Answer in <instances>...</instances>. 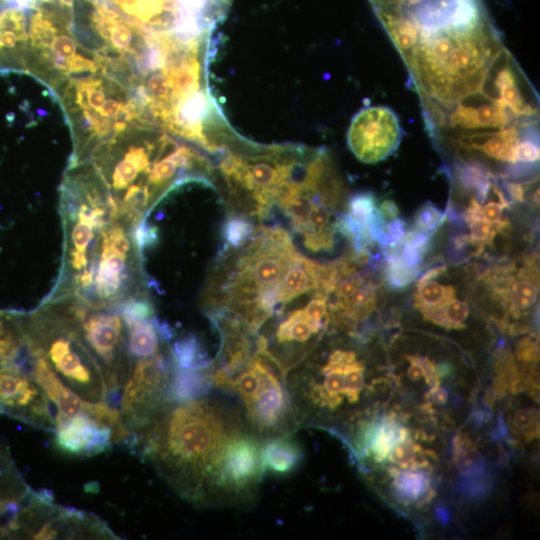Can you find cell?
I'll use <instances>...</instances> for the list:
<instances>
[{"label":"cell","instance_id":"obj_1","mask_svg":"<svg viewBox=\"0 0 540 540\" xmlns=\"http://www.w3.org/2000/svg\"><path fill=\"white\" fill-rule=\"evenodd\" d=\"M261 445L236 404L209 393L166 400L125 444L180 497L204 508L253 503L264 474Z\"/></svg>","mask_w":540,"mask_h":540},{"label":"cell","instance_id":"obj_2","mask_svg":"<svg viewBox=\"0 0 540 540\" xmlns=\"http://www.w3.org/2000/svg\"><path fill=\"white\" fill-rule=\"evenodd\" d=\"M62 266L44 301L117 306L147 295L136 223L119 213L90 164L68 165L60 183Z\"/></svg>","mask_w":540,"mask_h":540},{"label":"cell","instance_id":"obj_3","mask_svg":"<svg viewBox=\"0 0 540 540\" xmlns=\"http://www.w3.org/2000/svg\"><path fill=\"white\" fill-rule=\"evenodd\" d=\"M182 140L156 128L128 127L97 145L84 161L116 210L141 223L174 188L210 181L208 160Z\"/></svg>","mask_w":540,"mask_h":540},{"label":"cell","instance_id":"obj_4","mask_svg":"<svg viewBox=\"0 0 540 540\" xmlns=\"http://www.w3.org/2000/svg\"><path fill=\"white\" fill-rule=\"evenodd\" d=\"M211 385L241 411L249 428L263 441L289 435L298 427L287 388L286 373L266 350L255 348L209 366Z\"/></svg>","mask_w":540,"mask_h":540},{"label":"cell","instance_id":"obj_5","mask_svg":"<svg viewBox=\"0 0 540 540\" xmlns=\"http://www.w3.org/2000/svg\"><path fill=\"white\" fill-rule=\"evenodd\" d=\"M18 319L29 351L69 389L85 402H107L101 368L58 301H43L31 312H18Z\"/></svg>","mask_w":540,"mask_h":540},{"label":"cell","instance_id":"obj_6","mask_svg":"<svg viewBox=\"0 0 540 540\" xmlns=\"http://www.w3.org/2000/svg\"><path fill=\"white\" fill-rule=\"evenodd\" d=\"M50 301L60 303L97 360L107 386V403L118 397L132 368L128 329L119 305L96 306L71 297Z\"/></svg>","mask_w":540,"mask_h":540},{"label":"cell","instance_id":"obj_7","mask_svg":"<svg viewBox=\"0 0 540 540\" xmlns=\"http://www.w3.org/2000/svg\"><path fill=\"white\" fill-rule=\"evenodd\" d=\"M124 20L154 33L208 38L231 0H101Z\"/></svg>","mask_w":540,"mask_h":540},{"label":"cell","instance_id":"obj_8","mask_svg":"<svg viewBox=\"0 0 540 540\" xmlns=\"http://www.w3.org/2000/svg\"><path fill=\"white\" fill-rule=\"evenodd\" d=\"M41 386L13 359H0V415L55 432L56 416Z\"/></svg>","mask_w":540,"mask_h":540},{"label":"cell","instance_id":"obj_9","mask_svg":"<svg viewBox=\"0 0 540 540\" xmlns=\"http://www.w3.org/2000/svg\"><path fill=\"white\" fill-rule=\"evenodd\" d=\"M403 130L398 115L387 106L361 109L352 119L347 143L352 153L364 163H378L399 147Z\"/></svg>","mask_w":540,"mask_h":540},{"label":"cell","instance_id":"obj_10","mask_svg":"<svg viewBox=\"0 0 540 540\" xmlns=\"http://www.w3.org/2000/svg\"><path fill=\"white\" fill-rule=\"evenodd\" d=\"M38 496L0 445V538L28 539L32 507Z\"/></svg>","mask_w":540,"mask_h":540},{"label":"cell","instance_id":"obj_11","mask_svg":"<svg viewBox=\"0 0 540 540\" xmlns=\"http://www.w3.org/2000/svg\"><path fill=\"white\" fill-rule=\"evenodd\" d=\"M55 443L68 454L94 456L109 450L118 442L110 427L82 410L56 424Z\"/></svg>","mask_w":540,"mask_h":540},{"label":"cell","instance_id":"obj_12","mask_svg":"<svg viewBox=\"0 0 540 540\" xmlns=\"http://www.w3.org/2000/svg\"><path fill=\"white\" fill-rule=\"evenodd\" d=\"M29 354L26 372L41 386L49 400L57 407L56 424L81 412L85 401L69 389L42 358L30 351Z\"/></svg>","mask_w":540,"mask_h":540},{"label":"cell","instance_id":"obj_13","mask_svg":"<svg viewBox=\"0 0 540 540\" xmlns=\"http://www.w3.org/2000/svg\"><path fill=\"white\" fill-rule=\"evenodd\" d=\"M302 451L292 434L265 439L261 445V460L264 473L285 475L293 472L300 464Z\"/></svg>","mask_w":540,"mask_h":540},{"label":"cell","instance_id":"obj_14","mask_svg":"<svg viewBox=\"0 0 540 540\" xmlns=\"http://www.w3.org/2000/svg\"><path fill=\"white\" fill-rule=\"evenodd\" d=\"M534 261L519 272V279L507 276L504 284L496 288V292L510 303L512 316L519 317L522 311L535 305L538 298V275Z\"/></svg>","mask_w":540,"mask_h":540},{"label":"cell","instance_id":"obj_15","mask_svg":"<svg viewBox=\"0 0 540 540\" xmlns=\"http://www.w3.org/2000/svg\"><path fill=\"white\" fill-rule=\"evenodd\" d=\"M173 362L184 369H204L210 366L207 354L202 350L196 336L189 335L170 347Z\"/></svg>","mask_w":540,"mask_h":540},{"label":"cell","instance_id":"obj_16","mask_svg":"<svg viewBox=\"0 0 540 540\" xmlns=\"http://www.w3.org/2000/svg\"><path fill=\"white\" fill-rule=\"evenodd\" d=\"M455 293L452 286H444L433 280L417 282L416 307L423 313L441 308L455 298Z\"/></svg>","mask_w":540,"mask_h":540},{"label":"cell","instance_id":"obj_17","mask_svg":"<svg viewBox=\"0 0 540 540\" xmlns=\"http://www.w3.org/2000/svg\"><path fill=\"white\" fill-rule=\"evenodd\" d=\"M254 231L253 224L243 214L230 215L223 225L224 247L222 253L239 248Z\"/></svg>","mask_w":540,"mask_h":540},{"label":"cell","instance_id":"obj_18","mask_svg":"<svg viewBox=\"0 0 540 540\" xmlns=\"http://www.w3.org/2000/svg\"><path fill=\"white\" fill-rule=\"evenodd\" d=\"M365 366L357 357L344 367V403L353 405L360 400L365 387Z\"/></svg>","mask_w":540,"mask_h":540},{"label":"cell","instance_id":"obj_19","mask_svg":"<svg viewBox=\"0 0 540 540\" xmlns=\"http://www.w3.org/2000/svg\"><path fill=\"white\" fill-rule=\"evenodd\" d=\"M419 273L420 269L405 264L400 252L387 256L385 277L391 288L401 289L407 286Z\"/></svg>","mask_w":540,"mask_h":540},{"label":"cell","instance_id":"obj_20","mask_svg":"<svg viewBox=\"0 0 540 540\" xmlns=\"http://www.w3.org/2000/svg\"><path fill=\"white\" fill-rule=\"evenodd\" d=\"M394 484L401 497L416 500L425 494L429 481L423 472L404 471L395 475Z\"/></svg>","mask_w":540,"mask_h":540},{"label":"cell","instance_id":"obj_21","mask_svg":"<svg viewBox=\"0 0 540 540\" xmlns=\"http://www.w3.org/2000/svg\"><path fill=\"white\" fill-rule=\"evenodd\" d=\"M377 208L375 195L372 192H361L350 198L348 215L362 224L367 225Z\"/></svg>","mask_w":540,"mask_h":540},{"label":"cell","instance_id":"obj_22","mask_svg":"<svg viewBox=\"0 0 540 540\" xmlns=\"http://www.w3.org/2000/svg\"><path fill=\"white\" fill-rule=\"evenodd\" d=\"M445 218L446 213L434 204L427 202L416 213L415 228L420 232L432 234Z\"/></svg>","mask_w":540,"mask_h":540},{"label":"cell","instance_id":"obj_23","mask_svg":"<svg viewBox=\"0 0 540 540\" xmlns=\"http://www.w3.org/2000/svg\"><path fill=\"white\" fill-rule=\"evenodd\" d=\"M470 229L469 237L473 244L480 246L491 242L498 230H503L506 226L504 221L499 224H491L484 220L482 217L470 219L466 221Z\"/></svg>","mask_w":540,"mask_h":540},{"label":"cell","instance_id":"obj_24","mask_svg":"<svg viewBox=\"0 0 540 540\" xmlns=\"http://www.w3.org/2000/svg\"><path fill=\"white\" fill-rule=\"evenodd\" d=\"M457 467L463 475L474 476L479 474L483 467V457L475 448H461L456 456Z\"/></svg>","mask_w":540,"mask_h":540},{"label":"cell","instance_id":"obj_25","mask_svg":"<svg viewBox=\"0 0 540 540\" xmlns=\"http://www.w3.org/2000/svg\"><path fill=\"white\" fill-rule=\"evenodd\" d=\"M442 310L446 328H463V322L469 315L468 305L461 300L453 298L440 308Z\"/></svg>","mask_w":540,"mask_h":540},{"label":"cell","instance_id":"obj_26","mask_svg":"<svg viewBox=\"0 0 540 540\" xmlns=\"http://www.w3.org/2000/svg\"><path fill=\"white\" fill-rule=\"evenodd\" d=\"M417 446L408 437L396 442L389 449L387 456L394 464L405 466L414 461L417 455Z\"/></svg>","mask_w":540,"mask_h":540},{"label":"cell","instance_id":"obj_27","mask_svg":"<svg viewBox=\"0 0 540 540\" xmlns=\"http://www.w3.org/2000/svg\"><path fill=\"white\" fill-rule=\"evenodd\" d=\"M363 282V278L358 275L338 279L333 289L336 292V308L348 300Z\"/></svg>","mask_w":540,"mask_h":540},{"label":"cell","instance_id":"obj_28","mask_svg":"<svg viewBox=\"0 0 540 540\" xmlns=\"http://www.w3.org/2000/svg\"><path fill=\"white\" fill-rule=\"evenodd\" d=\"M327 297L319 294L304 307L306 314L310 319L316 322L326 324L328 321Z\"/></svg>","mask_w":540,"mask_h":540},{"label":"cell","instance_id":"obj_29","mask_svg":"<svg viewBox=\"0 0 540 540\" xmlns=\"http://www.w3.org/2000/svg\"><path fill=\"white\" fill-rule=\"evenodd\" d=\"M406 222L399 218H393L384 225V232L389 240V246L396 245L406 233Z\"/></svg>","mask_w":540,"mask_h":540},{"label":"cell","instance_id":"obj_30","mask_svg":"<svg viewBox=\"0 0 540 540\" xmlns=\"http://www.w3.org/2000/svg\"><path fill=\"white\" fill-rule=\"evenodd\" d=\"M504 205L498 201H490L481 207V217L491 224L501 223Z\"/></svg>","mask_w":540,"mask_h":540},{"label":"cell","instance_id":"obj_31","mask_svg":"<svg viewBox=\"0 0 540 540\" xmlns=\"http://www.w3.org/2000/svg\"><path fill=\"white\" fill-rule=\"evenodd\" d=\"M535 419V411L530 409H519L513 417V424L519 430L528 428Z\"/></svg>","mask_w":540,"mask_h":540},{"label":"cell","instance_id":"obj_32","mask_svg":"<svg viewBox=\"0 0 540 540\" xmlns=\"http://www.w3.org/2000/svg\"><path fill=\"white\" fill-rule=\"evenodd\" d=\"M410 366L407 370V376L412 381H419L425 377V370L418 362L416 356H409Z\"/></svg>","mask_w":540,"mask_h":540},{"label":"cell","instance_id":"obj_33","mask_svg":"<svg viewBox=\"0 0 540 540\" xmlns=\"http://www.w3.org/2000/svg\"><path fill=\"white\" fill-rule=\"evenodd\" d=\"M378 209H379L381 215L386 220V222H387V220H391L393 218H396L399 215V209H398L397 205L395 204V202L392 201V200H385L384 202H382L380 204Z\"/></svg>","mask_w":540,"mask_h":540},{"label":"cell","instance_id":"obj_34","mask_svg":"<svg viewBox=\"0 0 540 540\" xmlns=\"http://www.w3.org/2000/svg\"><path fill=\"white\" fill-rule=\"evenodd\" d=\"M428 397L435 404H443L447 401L448 394L445 389L438 385H434L429 391Z\"/></svg>","mask_w":540,"mask_h":540},{"label":"cell","instance_id":"obj_35","mask_svg":"<svg viewBox=\"0 0 540 540\" xmlns=\"http://www.w3.org/2000/svg\"><path fill=\"white\" fill-rule=\"evenodd\" d=\"M445 271H446L445 266L438 265L433 268H430L418 279V282L432 280L433 278H436L439 275L443 274Z\"/></svg>","mask_w":540,"mask_h":540}]
</instances>
